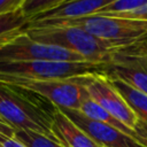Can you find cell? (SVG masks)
<instances>
[{"instance_id":"1","label":"cell","mask_w":147,"mask_h":147,"mask_svg":"<svg viewBox=\"0 0 147 147\" xmlns=\"http://www.w3.org/2000/svg\"><path fill=\"white\" fill-rule=\"evenodd\" d=\"M24 32L36 41L65 48L83 56L88 62L100 64L108 63L116 52L127 47L99 39L76 26L28 23Z\"/></svg>"},{"instance_id":"2","label":"cell","mask_w":147,"mask_h":147,"mask_svg":"<svg viewBox=\"0 0 147 147\" xmlns=\"http://www.w3.org/2000/svg\"><path fill=\"white\" fill-rule=\"evenodd\" d=\"M29 95L26 91L0 83V119L15 131H33L54 140L51 131L53 111Z\"/></svg>"},{"instance_id":"3","label":"cell","mask_w":147,"mask_h":147,"mask_svg":"<svg viewBox=\"0 0 147 147\" xmlns=\"http://www.w3.org/2000/svg\"><path fill=\"white\" fill-rule=\"evenodd\" d=\"M31 24H56L76 26L94 37L115 44L130 46L147 38V21L118 17L113 15H90L69 20L29 22Z\"/></svg>"},{"instance_id":"4","label":"cell","mask_w":147,"mask_h":147,"mask_svg":"<svg viewBox=\"0 0 147 147\" xmlns=\"http://www.w3.org/2000/svg\"><path fill=\"white\" fill-rule=\"evenodd\" d=\"M0 83L21 88L40 96L57 108L79 110L87 95L78 77L69 79H33L0 75Z\"/></svg>"},{"instance_id":"5","label":"cell","mask_w":147,"mask_h":147,"mask_svg":"<svg viewBox=\"0 0 147 147\" xmlns=\"http://www.w3.org/2000/svg\"><path fill=\"white\" fill-rule=\"evenodd\" d=\"M102 71L103 63L87 61H0V75L33 79H69Z\"/></svg>"},{"instance_id":"6","label":"cell","mask_w":147,"mask_h":147,"mask_svg":"<svg viewBox=\"0 0 147 147\" xmlns=\"http://www.w3.org/2000/svg\"><path fill=\"white\" fill-rule=\"evenodd\" d=\"M0 61L86 62L83 56L65 48L31 39L24 30L10 34L0 42Z\"/></svg>"},{"instance_id":"7","label":"cell","mask_w":147,"mask_h":147,"mask_svg":"<svg viewBox=\"0 0 147 147\" xmlns=\"http://www.w3.org/2000/svg\"><path fill=\"white\" fill-rule=\"evenodd\" d=\"M78 79L93 101H95L123 124L137 131L139 118L105 75L91 74L80 76Z\"/></svg>"},{"instance_id":"8","label":"cell","mask_w":147,"mask_h":147,"mask_svg":"<svg viewBox=\"0 0 147 147\" xmlns=\"http://www.w3.org/2000/svg\"><path fill=\"white\" fill-rule=\"evenodd\" d=\"M107 78L119 79L138 91L147 94V56L123 48L116 52L113 59L103 64Z\"/></svg>"},{"instance_id":"9","label":"cell","mask_w":147,"mask_h":147,"mask_svg":"<svg viewBox=\"0 0 147 147\" xmlns=\"http://www.w3.org/2000/svg\"><path fill=\"white\" fill-rule=\"evenodd\" d=\"M59 109L101 147H144L119 130L105 123L91 119L79 110L64 108Z\"/></svg>"},{"instance_id":"10","label":"cell","mask_w":147,"mask_h":147,"mask_svg":"<svg viewBox=\"0 0 147 147\" xmlns=\"http://www.w3.org/2000/svg\"><path fill=\"white\" fill-rule=\"evenodd\" d=\"M115 1L116 0H69L54 9L31 18L29 22L69 20L90 16L100 13Z\"/></svg>"},{"instance_id":"11","label":"cell","mask_w":147,"mask_h":147,"mask_svg":"<svg viewBox=\"0 0 147 147\" xmlns=\"http://www.w3.org/2000/svg\"><path fill=\"white\" fill-rule=\"evenodd\" d=\"M51 131L54 140L63 147H101L56 107L52 115Z\"/></svg>"},{"instance_id":"12","label":"cell","mask_w":147,"mask_h":147,"mask_svg":"<svg viewBox=\"0 0 147 147\" xmlns=\"http://www.w3.org/2000/svg\"><path fill=\"white\" fill-rule=\"evenodd\" d=\"M79 111H82L86 117H88L91 119L105 123L107 125H110V126L119 130L121 132H123L124 134L131 137L132 139H134L137 142H139L144 147H147V140L144 137H141L137 131H134V130L130 129L129 126H126L125 124H123L121 121H118L116 117H114L110 113H108L106 109H103L101 106H99L95 101H93L90 98L88 94L82 101Z\"/></svg>"},{"instance_id":"13","label":"cell","mask_w":147,"mask_h":147,"mask_svg":"<svg viewBox=\"0 0 147 147\" xmlns=\"http://www.w3.org/2000/svg\"><path fill=\"white\" fill-rule=\"evenodd\" d=\"M111 85L123 96L129 107L133 110L140 122L147 124V94L138 91L129 84L114 78H108Z\"/></svg>"},{"instance_id":"14","label":"cell","mask_w":147,"mask_h":147,"mask_svg":"<svg viewBox=\"0 0 147 147\" xmlns=\"http://www.w3.org/2000/svg\"><path fill=\"white\" fill-rule=\"evenodd\" d=\"M14 138L24 144L26 147H63L57 141L33 131L16 130L14 132Z\"/></svg>"},{"instance_id":"15","label":"cell","mask_w":147,"mask_h":147,"mask_svg":"<svg viewBox=\"0 0 147 147\" xmlns=\"http://www.w3.org/2000/svg\"><path fill=\"white\" fill-rule=\"evenodd\" d=\"M67 1L69 0H25L21 10L24 14V16L30 21L31 18L45 11L54 9Z\"/></svg>"},{"instance_id":"16","label":"cell","mask_w":147,"mask_h":147,"mask_svg":"<svg viewBox=\"0 0 147 147\" xmlns=\"http://www.w3.org/2000/svg\"><path fill=\"white\" fill-rule=\"evenodd\" d=\"M147 5V0H116L114 3L105 8L98 14L107 15V14H121L127 13L132 10H137ZM95 15V14H94Z\"/></svg>"},{"instance_id":"17","label":"cell","mask_w":147,"mask_h":147,"mask_svg":"<svg viewBox=\"0 0 147 147\" xmlns=\"http://www.w3.org/2000/svg\"><path fill=\"white\" fill-rule=\"evenodd\" d=\"M25 0H0V15L20 10Z\"/></svg>"},{"instance_id":"18","label":"cell","mask_w":147,"mask_h":147,"mask_svg":"<svg viewBox=\"0 0 147 147\" xmlns=\"http://www.w3.org/2000/svg\"><path fill=\"white\" fill-rule=\"evenodd\" d=\"M127 51H131L133 53H137V54H141V55H146L147 56V38L133 44V45H130L127 47H125Z\"/></svg>"},{"instance_id":"19","label":"cell","mask_w":147,"mask_h":147,"mask_svg":"<svg viewBox=\"0 0 147 147\" xmlns=\"http://www.w3.org/2000/svg\"><path fill=\"white\" fill-rule=\"evenodd\" d=\"M0 147H26L14 137L0 136Z\"/></svg>"},{"instance_id":"20","label":"cell","mask_w":147,"mask_h":147,"mask_svg":"<svg viewBox=\"0 0 147 147\" xmlns=\"http://www.w3.org/2000/svg\"><path fill=\"white\" fill-rule=\"evenodd\" d=\"M14 132H15V130L13 127H10L9 125H7L5 122H2L0 119V136L14 137Z\"/></svg>"},{"instance_id":"21","label":"cell","mask_w":147,"mask_h":147,"mask_svg":"<svg viewBox=\"0 0 147 147\" xmlns=\"http://www.w3.org/2000/svg\"><path fill=\"white\" fill-rule=\"evenodd\" d=\"M137 132H138L141 137H144V138L147 139V124H145V123H142V122L139 121L138 126H137Z\"/></svg>"}]
</instances>
